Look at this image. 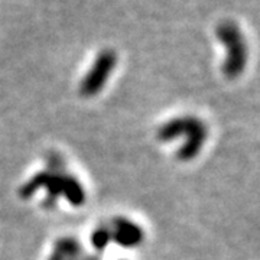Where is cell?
<instances>
[{
    "label": "cell",
    "mask_w": 260,
    "mask_h": 260,
    "mask_svg": "<svg viewBox=\"0 0 260 260\" xmlns=\"http://www.w3.org/2000/svg\"><path fill=\"white\" fill-rule=\"evenodd\" d=\"M112 239L121 246H136L142 240V230L136 224L126 220H119V223L114 227Z\"/></svg>",
    "instance_id": "277c9868"
},
{
    "label": "cell",
    "mask_w": 260,
    "mask_h": 260,
    "mask_svg": "<svg viewBox=\"0 0 260 260\" xmlns=\"http://www.w3.org/2000/svg\"><path fill=\"white\" fill-rule=\"evenodd\" d=\"M217 38L225 48V59L223 62V74L229 80H234L242 74L247 64V45L243 38L240 28L232 22L225 20L217 26Z\"/></svg>",
    "instance_id": "7a4b0ae2"
},
{
    "label": "cell",
    "mask_w": 260,
    "mask_h": 260,
    "mask_svg": "<svg viewBox=\"0 0 260 260\" xmlns=\"http://www.w3.org/2000/svg\"><path fill=\"white\" fill-rule=\"evenodd\" d=\"M184 138V145L178 149L177 158L181 160H191L204 148L207 140V127L197 117H175L162 124L158 130V139L160 142H174Z\"/></svg>",
    "instance_id": "6da1fadb"
},
{
    "label": "cell",
    "mask_w": 260,
    "mask_h": 260,
    "mask_svg": "<svg viewBox=\"0 0 260 260\" xmlns=\"http://www.w3.org/2000/svg\"><path fill=\"white\" fill-rule=\"evenodd\" d=\"M117 64V55L113 49H104L97 58L94 59L91 68L85 74L81 84L80 93L84 97H94L104 88L106 83L109 81L110 75L114 71Z\"/></svg>",
    "instance_id": "3957f363"
}]
</instances>
